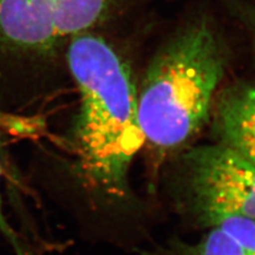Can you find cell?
Here are the masks:
<instances>
[{
    "mask_svg": "<svg viewBox=\"0 0 255 255\" xmlns=\"http://www.w3.org/2000/svg\"><path fill=\"white\" fill-rule=\"evenodd\" d=\"M67 73L78 91V112L64 137L73 173L108 199L129 195L128 173L145 143L138 94L131 71L105 38L85 32L71 38Z\"/></svg>",
    "mask_w": 255,
    "mask_h": 255,
    "instance_id": "obj_1",
    "label": "cell"
},
{
    "mask_svg": "<svg viewBox=\"0 0 255 255\" xmlns=\"http://www.w3.org/2000/svg\"><path fill=\"white\" fill-rule=\"evenodd\" d=\"M227 63L221 36L205 18L173 36L151 63L138 94L145 142L164 152L193 137L209 119Z\"/></svg>",
    "mask_w": 255,
    "mask_h": 255,
    "instance_id": "obj_2",
    "label": "cell"
},
{
    "mask_svg": "<svg viewBox=\"0 0 255 255\" xmlns=\"http://www.w3.org/2000/svg\"><path fill=\"white\" fill-rule=\"evenodd\" d=\"M184 202L209 228L225 216L255 218V163L225 146L206 145L184 157Z\"/></svg>",
    "mask_w": 255,
    "mask_h": 255,
    "instance_id": "obj_3",
    "label": "cell"
},
{
    "mask_svg": "<svg viewBox=\"0 0 255 255\" xmlns=\"http://www.w3.org/2000/svg\"><path fill=\"white\" fill-rule=\"evenodd\" d=\"M214 129L218 143L255 163V81L223 90L214 109Z\"/></svg>",
    "mask_w": 255,
    "mask_h": 255,
    "instance_id": "obj_4",
    "label": "cell"
},
{
    "mask_svg": "<svg viewBox=\"0 0 255 255\" xmlns=\"http://www.w3.org/2000/svg\"><path fill=\"white\" fill-rule=\"evenodd\" d=\"M210 231L195 244L175 239L158 247L146 255H255L236 243L234 239L219 228H209Z\"/></svg>",
    "mask_w": 255,
    "mask_h": 255,
    "instance_id": "obj_5",
    "label": "cell"
},
{
    "mask_svg": "<svg viewBox=\"0 0 255 255\" xmlns=\"http://www.w3.org/2000/svg\"><path fill=\"white\" fill-rule=\"evenodd\" d=\"M1 174H2V165H1V159H0V181H1ZM0 232L2 233L6 242L11 245L14 252L16 255H27V252L23 250V247L21 244L20 238L18 235L16 234L14 229L6 220L4 216V211H3V204H2V198L1 194H0Z\"/></svg>",
    "mask_w": 255,
    "mask_h": 255,
    "instance_id": "obj_6",
    "label": "cell"
}]
</instances>
